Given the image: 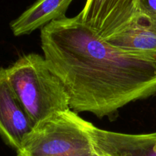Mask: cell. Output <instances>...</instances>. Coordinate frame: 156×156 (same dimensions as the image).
<instances>
[{
	"label": "cell",
	"instance_id": "cell-1",
	"mask_svg": "<svg viewBox=\"0 0 156 156\" xmlns=\"http://www.w3.org/2000/svg\"><path fill=\"white\" fill-rule=\"evenodd\" d=\"M50 69L63 83L75 112L99 118L156 93V59L111 45L82 21L65 17L41 30Z\"/></svg>",
	"mask_w": 156,
	"mask_h": 156
},
{
	"label": "cell",
	"instance_id": "cell-2",
	"mask_svg": "<svg viewBox=\"0 0 156 156\" xmlns=\"http://www.w3.org/2000/svg\"><path fill=\"white\" fill-rule=\"evenodd\" d=\"M5 72L11 86L34 124L55 113L70 109L63 83L41 55H24Z\"/></svg>",
	"mask_w": 156,
	"mask_h": 156
},
{
	"label": "cell",
	"instance_id": "cell-3",
	"mask_svg": "<svg viewBox=\"0 0 156 156\" xmlns=\"http://www.w3.org/2000/svg\"><path fill=\"white\" fill-rule=\"evenodd\" d=\"M91 124L70 109L55 113L34 125L17 156L91 155Z\"/></svg>",
	"mask_w": 156,
	"mask_h": 156
},
{
	"label": "cell",
	"instance_id": "cell-4",
	"mask_svg": "<svg viewBox=\"0 0 156 156\" xmlns=\"http://www.w3.org/2000/svg\"><path fill=\"white\" fill-rule=\"evenodd\" d=\"M140 0H87L82 21L104 40L124 30L140 12Z\"/></svg>",
	"mask_w": 156,
	"mask_h": 156
},
{
	"label": "cell",
	"instance_id": "cell-5",
	"mask_svg": "<svg viewBox=\"0 0 156 156\" xmlns=\"http://www.w3.org/2000/svg\"><path fill=\"white\" fill-rule=\"evenodd\" d=\"M27 111L11 86L5 69L0 68V135L18 151L34 126Z\"/></svg>",
	"mask_w": 156,
	"mask_h": 156
},
{
	"label": "cell",
	"instance_id": "cell-6",
	"mask_svg": "<svg viewBox=\"0 0 156 156\" xmlns=\"http://www.w3.org/2000/svg\"><path fill=\"white\" fill-rule=\"evenodd\" d=\"M105 41L118 48L156 59V18L140 10L124 30Z\"/></svg>",
	"mask_w": 156,
	"mask_h": 156
},
{
	"label": "cell",
	"instance_id": "cell-7",
	"mask_svg": "<svg viewBox=\"0 0 156 156\" xmlns=\"http://www.w3.org/2000/svg\"><path fill=\"white\" fill-rule=\"evenodd\" d=\"M73 0H37L18 18L11 22L15 36L29 34L56 20L66 17Z\"/></svg>",
	"mask_w": 156,
	"mask_h": 156
},
{
	"label": "cell",
	"instance_id": "cell-8",
	"mask_svg": "<svg viewBox=\"0 0 156 156\" xmlns=\"http://www.w3.org/2000/svg\"><path fill=\"white\" fill-rule=\"evenodd\" d=\"M140 10L156 18V0H140Z\"/></svg>",
	"mask_w": 156,
	"mask_h": 156
},
{
	"label": "cell",
	"instance_id": "cell-9",
	"mask_svg": "<svg viewBox=\"0 0 156 156\" xmlns=\"http://www.w3.org/2000/svg\"><path fill=\"white\" fill-rule=\"evenodd\" d=\"M89 156H100V155H99L98 154L97 152H96V151L94 150V152H92V154H91V155H89Z\"/></svg>",
	"mask_w": 156,
	"mask_h": 156
}]
</instances>
